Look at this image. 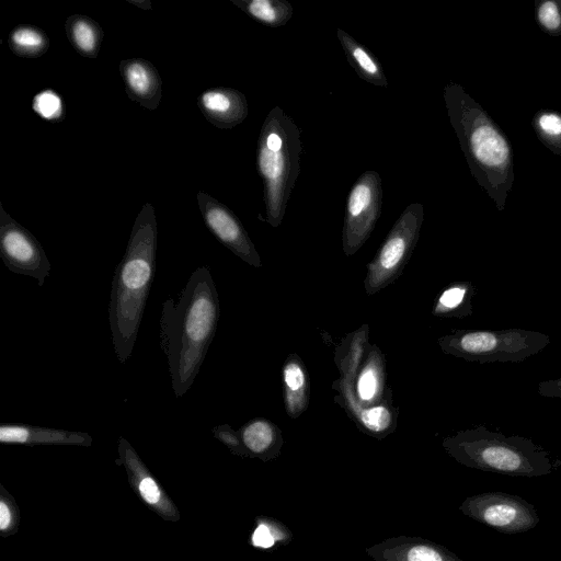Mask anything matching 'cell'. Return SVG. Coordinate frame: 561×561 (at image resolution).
Wrapping results in <instances>:
<instances>
[{"instance_id":"cell-1","label":"cell","mask_w":561,"mask_h":561,"mask_svg":"<svg viewBox=\"0 0 561 561\" xmlns=\"http://www.w3.org/2000/svg\"><path fill=\"white\" fill-rule=\"evenodd\" d=\"M219 316L217 289L206 266L192 273L178 301L169 298L162 304L160 347L176 398L187 392L199 373Z\"/></svg>"},{"instance_id":"cell-2","label":"cell","mask_w":561,"mask_h":561,"mask_svg":"<svg viewBox=\"0 0 561 561\" xmlns=\"http://www.w3.org/2000/svg\"><path fill=\"white\" fill-rule=\"evenodd\" d=\"M157 220L146 203L115 268L108 305L114 352L121 364L131 355L156 272Z\"/></svg>"},{"instance_id":"cell-3","label":"cell","mask_w":561,"mask_h":561,"mask_svg":"<svg viewBox=\"0 0 561 561\" xmlns=\"http://www.w3.org/2000/svg\"><path fill=\"white\" fill-rule=\"evenodd\" d=\"M443 96L472 176L502 210L514 182L510 141L461 85L447 83Z\"/></svg>"},{"instance_id":"cell-4","label":"cell","mask_w":561,"mask_h":561,"mask_svg":"<svg viewBox=\"0 0 561 561\" xmlns=\"http://www.w3.org/2000/svg\"><path fill=\"white\" fill-rule=\"evenodd\" d=\"M446 445L459 461L469 467L513 477L547 476L561 465L531 439L506 436L484 425L457 433L446 439Z\"/></svg>"},{"instance_id":"cell-5","label":"cell","mask_w":561,"mask_h":561,"mask_svg":"<svg viewBox=\"0 0 561 561\" xmlns=\"http://www.w3.org/2000/svg\"><path fill=\"white\" fill-rule=\"evenodd\" d=\"M300 129L279 106H274L261 127L256 165L263 180L266 220L276 228L300 172Z\"/></svg>"},{"instance_id":"cell-6","label":"cell","mask_w":561,"mask_h":561,"mask_svg":"<svg viewBox=\"0 0 561 561\" xmlns=\"http://www.w3.org/2000/svg\"><path fill=\"white\" fill-rule=\"evenodd\" d=\"M550 336L526 329L457 330L438 339L447 355L480 364L519 363L550 344Z\"/></svg>"},{"instance_id":"cell-7","label":"cell","mask_w":561,"mask_h":561,"mask_svg":"<svg viewBox=\"0 0 561 561\" xmlns=\"http://www.w3.org/2000/svg\"><path fill=\"white\" fill-rule=\"evenodd\" d=\"M423 220L424 207L420 203H411L401 213L367 265L364 279L367 295L378 293L398 278L416 245Z\"/></svg>"},{"instance_id":"cell-8","label":"cell","mask_w":561,"mask_h":561,"mask_svg":"<svg viewBox=\"0 0 561 561\" xmlns=\"http://www.w3.org/2000/svg\"><path fill=\"white\" fill-rule=\"evenodd\" d=\"M381 178L374 170L365 171L353 184L345 208L343 251L355 254L371 234L381 214Z\"/></svg>"},{"instance_id":"cell-9","label":"cell","mask_w":561,"mask_h":561,"mask_svg":"<svg viewBox=\"0 0 561 561\" xmlns=\"http://www.w3.org/2000/svg\"><path fill=\"white\" fill-rule=\"evenodd\" d=\"M463 510L476 520L506 535L528 531L540 520L533 504L504 492L474 495L466 501Z\"/></svg>"},{"instance_id":"cell-10","label":"cell","mask_w":561,"mask_h":561,"mask_svg":"<svg viewBox=\"0 0 561 561\" xmlns=\"http://www.w3.org/2000/svg\"><path fill=\"white\" fill-rule=\"evenodd\" d=\"M0 254L13 273L35 278L43 286L51 265L36 238L0 206Z\"/></svg>"},{"instance_id":"cell-11","label":"cell","mask_w":561,"mask_h":561,"mask_svg":"<svg viewBox=\"0 0 561 561\" xmlns=\"http://www.w3.org/2000/svg\"><path fill=\"white\" fill-rule=\"evenodd\" d=\"M197 199L204 221L211 233L242 261L261 267L260 255L236 215L203 192L198 193Z\"/></svg>"},{"instance_id":"cell-12","label":"cell","mask_w":561,"mask_h":561,"mask_svg":"<svg viewBox=\"0 0 561 561\" xmlns=\"http://www.w3.org/2000/svg\"><path fill=\"white\" fill-rule=\"evenodd\" d=\"M355 376V397L343 396L345 410L353 416L360 408L381 403L385 385V358L376 346H369L365 362L359 364Z\"/></svg>"},{"instance_id":"cell-13","label":"cell","mask_w":561,"mask_h":561,"mask_svg":"<svg viewBox=\"0 0 561 561\" xmlns=\"http://www.w3.org/2000/svg\"><path fill=\"white\" fill-rule=\"evenodd\" d=\"M198 106L205 117L219 128H232L248 116V103L243 93L230 88H215L198 96Z\"/></svg>"},{"instance_id":"cell-14","label":"cell","mask_w":561,"mask_h":561,"mask_svg":"<svg viewBox=\"0 0 561 561\" xmlns=\"http://www.w3.org/2000/svg\"><path fill=\"white\" fill-rule=\"evenodd\" d=\"M119 68L129 98L145 107L156 108L161 95V80L154 67L144 59H127Z\"/></svg>"},{"instance_id":"cell-15","label":"cell","mask_w":561,"mask_h":561,"mask_svg":"<svg viewBox=\"0 0 561 561\" xmlns=\"http://www.w3.org/2000/svg\"><path fill=\"white\" fill-rule=\"evenodd\" d=\"M0 442L4 444H75L89 445L91 437L85 433L69 432L25 424H1Z\"/></svg>"},{"instance_id":"cell-16","label":"cell","mask_w":561,"mask_h":561,"mask_svg":"<svg viewBox=\"0 0 561 561\" xmlns=\"http://www.w3.org/2000/svg\"><path fill=\"white\" fill-rule=\"evenodd\" d=\"M284 403L287 414L297 419L309 403V379L301 359L291 354L283 366Z\"/></svg>"},{"instance_id":"cell-17","label":"cell","mask_w":561,"mask_h":561,"mask_svg":"<svg viewBox=\"0 0 561 561\" xmlns=\"http://www.w3.org/2000/svg\"><path fill=\"white\" fill-rule=\"evenodd\" d=\"M336 35L348 64L359 78L376 87H387V78L376 56L345 31L339 28Z\"/></svg>"},{"instance_id":"cell-18","label":"cell","mask_w":561,"mask_h":561,"mask_svg":"<svg viewBox=\"0 0 561 561\" xmlns=\"http://www.w3.org/2000/svg\"><path fill=\"white\" fill-rule=\"evenodd\" d=\"M477 293L471 282H454L446 286L437 296L433 306V314L444 318H458L473 313L472 298Z\"/></svg>"},{"instance_id":"cell-19","label":"cell","mask_w":561,"mask_h":561,"mask_svg":"<svg viewBox=\"0 0 561 561\" xmlns=\"http://www.w3.org/2000/svg\"><path fill=\"white\" fill-rule=\"evenodd\" d=\"M232 3L271 27L285 25L294 14L293 5L284 0H232Z\"/></svg>"},{"instance_id":"cell-20","label":"cell","mask_w":561,"mask_h":561,"mask_svg":"<svg viewBox=\"0 0 561 561\" xmlns=\"http://www.w3.org/2000/svg\"><path fill=\"white\" fill-rule=\"evenodd\" d=\"M66 31L78 51L89 57L98 55L102 33L94 21L83 15H72L66 22Z\"/></svg>"},{"instance_id":"cell-21","label":"cell","mask_w":561,"mask_h":561,"mask_svg":"<svg viewBox=\"0 0 561 561\" xmlns=\"http://www.w3.org/2000/svg\"><path fill=\"white\" fill-rule=\"evenodd\" d=\"M9 44L15 54L27 57L42 55L48 46L45 33L31 25L15 27L10 34Z\"/></svg>"},{"instance_id":"cell-22","label":"cell","mask_w":561,"mask_h":561,"mask_svg":"<svg viewBox=\"0 0 561 561\" xmlns=\"http://www.w3.org/2000/svg\"><path fill=\"white\" fill-rule=\"evenodd\" d=\"M540 141L553 153L561 156V114L540 110L531 122Z\"/></svg>"},{"instance_id":"cell-23","label":"cell","mask_w":561,"mask_h":561,"mask_svg":"<svg viewBox=\"0 0 561 561\" xmlns=\"http://www.w3.org/2000/svg\"><path fill=\"white\" fill-rule=\"evenodd\" d=\"M275 426L265 419H254L241 430V439L244 446L252 453L265 451L274 442Z\"/></svg>"},{"instance_id":"cell-24","label":"cell","mask_w":561,"mask_h":561,"mask_svg":"<svg viewBox=\"0 0 561 561\" xmlns=\"http://www.w3.org/2000/svg\"><path fill=\"white\" fill-rule=\"evenodd\" d=\"M353 417L371 433H382L389 430L396 421V414L387 402L369 408H360Z\"/></svg>"},{"instance_id":"cell-25","label":"cell","mask_w":561,"mask_h":561,"mask_svg":"<svg viewBox=\"0 0 561 561\" xmlns=\"http://www.w3.org/2000/svg\"><path fill=\"white\" fill-rule=\"evenodd\" d=\"M536 18L540 28L551 35H561V0H543L538 3Z\"/></svg>"},{"instance_id":"cell-26","label":"cell","mask_w":561,"mask_h":561,"mask_svg":"<svg viewBox=\"0 0 561 561\" xmlns=\"http://www.w3.org/2000/svg\"><path fill=\"white\" fill-rule=\"evenodd\" d=\"M32 105L34 112L47 121L58 119L64 113L62 100L53 90H44L37 93Z\"/></svg>"},{"instance_id":"cell-27","label":"cell","mask_w":561,"mask_h":561,"mask_svg":"<svg viewBox=\"0 0 561 561\" xmlns=\"http://www.w3.org/2000/svg\"><path fill=\"white\" fill-rule=\"evenodd\" d=\"M408 561H445L435 549L427 546H415L408 552Z\"/></svg>"},{"instance_id":"cell-28","label":"cell","mask_w":561,"mask_h":561,"mask_svg":"<svg viewBox=\"0 0 561 561\" xmlns=\"http://www.w3.org/2000/svg\"><path fill=\"white\" fill-rule=\"evenodd\" d=\"M139 492L148 504H156L160 500V490L154 480L147 476L139 482Z\"/></svg>"},{"instance_id":"cell-29","label":"cell","mask_w":561,"mask_h":561,"mask_svg":"<svg viewBox=\"0 0 561 561\" xmlns=\"http://www.w3.org/2000/svg\"><path fill=\"white\" fill-rule=\"evenodd\" d=\"M538 393L546 398L561 399V378L540 381L538 383Z\"/></svg>"},{"instance_id":"cell-30","label":"cell","mask_w":561,"mask_h":561,"mask_svg":"<svg viewBox=\"0 0 561 561\" xmlns=\"http://www.w3.org/2000/svg\"><path fill=\"white\" fill-rule=\"evenodd\" d=\"M253 545L261 548H270L274 545V538L265 525H260L253 536H252Z\"/></svg>"},{"instance_id":"cell-31","label":"cell","mask_w":561,"mask_h":561,"mask_svg":"<svg viewBox=\"0 0 561 561\" xmlns=\"http://www.w3.org/2000/svg\"><path fill=\"white\" fill-rule=\"evenodd\" d=\"M214 435L230 447H237L239 445V438L237 434L227 424L220 425L214 428Z\"/></svg>"},{"instance_id":"cell-32","label":"cell","mask_w":561,"mask_h":561,"mask_svg":"<svg viewBox=\"0 0 561 561\" xmlns=\"http://www.w3.org/2000/svg\"><path fill=\"white\" fill-rule=\"evenodd\" d=\"M11 522V514L8 505L1 501L0 502V529L5 530Z\"/></svg>"}]
</instances>
